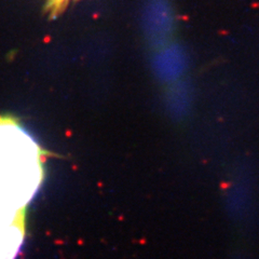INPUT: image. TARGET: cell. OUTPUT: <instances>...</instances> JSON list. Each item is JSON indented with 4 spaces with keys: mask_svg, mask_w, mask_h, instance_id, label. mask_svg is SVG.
Returning <instances> with one entry per match:
<instances>
[{
    "mask_svg": "<svg viewBox=\"0 0 259 259\" xmlns=\"http://www.w3.org/2000/svg\"><path fill=\"white\" fill-rule=\"evenodd\" d=\"M52 156L12 114H0V228L25 221Z\"/></svg>",
    "mask_w": 259,
    "mask_h": 259,
    "instance_id": "obj_1",
    "label": "cell"
},
{
    "mask_svg": "<svg viewBox=\"0 0 259 259\" xmlns=\"http://www.w3.org/2000/svg\"><path fill=\"white\" fill-rule=\"evenodd\" d=\"M25 236V221L0 228V259H15Z\"/></svg>",
    "mask_w": 259,
    "mask_h": 259,
    "instance_id": "obj_2",
    "label": "cell"
}]
</instances>
